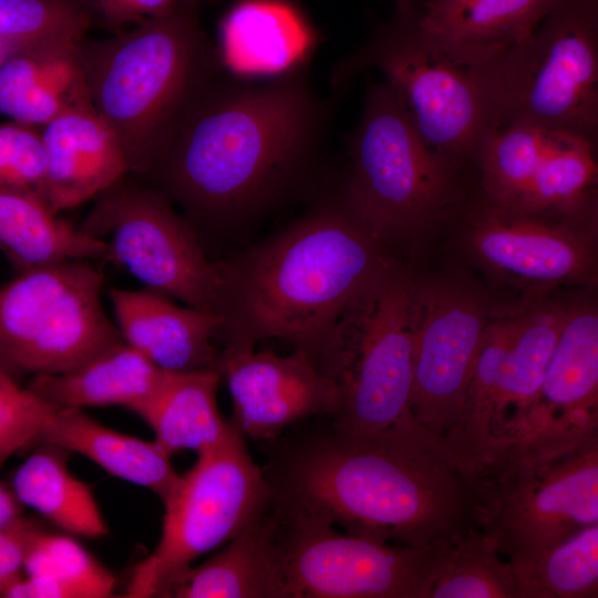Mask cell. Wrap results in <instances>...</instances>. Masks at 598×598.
Segmentation results:
<instances>
[{
  "label": "cell",
  "mask_w": 598,
  "mask_h": 598,
  "mask_svg": "<svg viewBox=\"0 0 598 598\" xmlns=\"http://www.w3.org/2000/svg\"><path fill=\"white\" fill-rule=\"evenodd\" d=\"M269 443L261 467L280 511L410 546L453 542L477 527L466 476L413 415L369 435L330 426Z\"/></svg>",
  "instance_id": "6da1fadb"
},
{
  "label": "cell",
  "mask_w": 598,
  "mask_h": 598,
  "mask_svg": "<svg viewBox=\"0 0 598 598\" xmlns=\"http://www.w3.org/2000/svg\"><path fill=\"white\" fill-rule=\"evenodd\" d=\"M381 241L349 212L326 210L217 262L221 350H252L259 340L278 338L318 367L346 307L394 265Z\"/></svg>",
  "instance_id": "7a4b0ae2"
},
{
  "label": "cell",
  "mask_w": 598,
  "mask_h": 598,
  "mask_svg": "<svg viewBox=\"0 0 598 598\" xmlns=\"http://www.w3.org/2000/svg\"><path fill=\"white\" fill-rule=\"evenodd\" d=\"M316 103L293 79L210 84L151 171L193 216L225 220L276 195L308 156Z\"/></svg>",
  "instance_id": "3957f363"
},
{
  "label": "cell",
  "mask_w": 598,
  "mask_h": 598,
  "mask_svg": "<svg viewBox=\"0 0 598 598\" xmlns=\"http://www.w3.org/2000/svg\"><path fill=\"white\" fill-rule=\"evenodd\" d=\"M94 110L111 127L128 172L151 173L212 84V48L193 0L130 31L79 44Z\"/></svg>",
  "instance_id": "277c9868"
},
{
  "label": "cell",
  "mask_w": 598,
  "mask_h": 598,
  "mask_svg": "<svg viewBox=\"0 0 598 598\" xmlns=\"http://www.w3.org/2000/svg\"><path fill=\"white\" fill-rule=\"evenodd\" d=\"M473 71L491 128L534 125L598 143L592 0H557L528 37Z\"/></svg>",
  "instance_id": "5b68a950"
},
{
  "label": "cell",
  "mask_w": 598,
  "mask_h": 598,
  "mask_svg": "<svg viewBox=\"0 0 598 598\" xmlns=\"http://www.w3.org/2000/svg\"><path fill=\"white\" fill-rule=\"evenodd\" d=\"M467 481L477 527L520 569L598 523V429L509 451Z\"/></svg>",
  "instance_id": "8992f818"
},
{
  "label": "cell",
  "mask_w": 598,
  "mask_h": 598,
  "mask_svg": "<svg viewBox=\"0 0 598 598\" xmlns=\"http://www.w3.org/2000/svg\"><path fill=\"white\" fill-rule=\"evenodd\" d=\"M415 281L395 265L371 280L333 326L319 369L342 392L331 427L369 435L412 414Z\"/></svg>",
  "instance_id": "52a82bcc"
},
{
  "label": "cell",
  "mask_w": 598,
  "mask_h": 598,
  "mask_svg": "<svg viewBox=\"0 0 598 598\" xmlns=\"http://www.w3.org/2000/svg\"><path fill=\"white\" fill-rule=\"evenodd\" d=\"M230 420L226 436L197 454L164 505L162 535L133 569L126 596L167 597L172 585L200 556L230 542L271 511L262 467Z\"/></svg>",
  "instance_id": "ba28073f"
},
{
  "label": "cell",
  "mask_w": 598,
  "mask_h": 598,
  "mask_svg": "<svg viewBox=\"0 0 598 598\" xmlns=\"http://www.w3.org/2000/svg\"><path fill=\"white\" fill-rule=\"evenodd\" d=\"M351 155L348 212L380 240L424 228L455 200V167L424 144L384 81L368 92Z\"/></svg>",
  "instance_id": "9c48e42d"
},
{
  "label": "cell",
  "mask_w": 598,
  "mask_h": 598,
  "mask_svg": "<svg viewBox=\"0 0 598 598\" xmlns=\"http://www.w3.org/2000/svg\"><path fill=\"white\" fill-rule=\"evenodd\" d=\"M102 286L87 260L18 274L6 283L0 291L1 369L65 373L124 342L104 312Z\"/></svg>",
  "instance_id": "30bf717a"
},
{
  "label": "cell",
  "mask_w": 598,
  "mask_h": 598,
  "mask_svg": "<svg viewBox=\"0 0 598 598\" xmlns=\"http://www.w3.org/2000/svg\"><path fill=\"white\" fill-rule=\"evenodd\" d=\"M272 512L288 598H431L455 543L394 545L339 533L313 516Z\"/></svg>",
  "instance_id": "8fae6325"
},
{
  "label": "cell",
  "mask_w": 598,
  "mask_h": 598,
  "mask_svg": "<svg viewBox=\"0 0 598 598\" xmlns=\"http://www.w3.org/2000/svg\"><path fill=\"white\" fill-rule=\"evenodd\" d=\"M80 225L86 234L110 238L106 258L121 265L147 289L187 306L217 310L221 277L205 257L192 225L161 189L118 181Z\"/></svg>",
  "instance_id": "7c38bea8"
},
{
  "label": "cell",
  "mask_w": 598,
  "mask_h": 598,
  "mask_svg": "<svg viewBox=\"0 0 598 598\" xmlns=\"http://www.w3.org/2000/svg\"><path fill=\"white\" fill-rule=\"evenodd\" d=\"M372 61L424 144L452 166L476 159L491 128L474 71L429 44L408 14L381 29Z\"/></svg>",
  "instance_id": "4fadbf2b"
},
{
  "label": "cell",
  "mask_w": 598,
  "mask_h": 598,
  "mask_svg": "<svg viewBox=\"0 0 598 598\" xmlns=\"http://www.w3.org/2000/svg\"><path fill=\"white\" fill-rule=\"evenodd\" d=\"M486 326L481 305L467 292L415 281L411 410L441 437L461 413Z\"/></svg>",
  "instance_id": "5bb4252c"
},
{
  "label": "cell",
  "mask_w": 598,
  "mask_h": 598,
  "mask_svg": "<svg viewBox=\"0 0 598 598\" xmlns=\"http://www.w3.org/2000/svg\"><path fill=\"white\" fill-rule=\"evenodd\" d=\"M218 371L233 401L231 421L265 443L313 416L334 417L342 404L339 384L301 349L278 355L269 350H221Z\"/></svg>",
  "instance_id": "9a60e30c"
},
{
  "label": "cell",
  "mask_w": 598,
  "mask_h": 598,
  "mask_svg": "<svg viewBox=\"0 0 598 598\" xmlns=\"http://www.w3.org/2000/svg\"><path fill=\"white\" fill-rule=\"evenodd\" d=\"M597 429L598 311L580 309L567 312L539 400L512 450L578 440Z\"/></svg>",
  "instance_id": "2e32d148"
},
{
  "label": "cell",
  "mask_w": 598,
  "mask_h": 598,
  "mask_svg": "<svg viewBox=\"0 0 598 598\" xmlns=\"http://www.w3.org/2000/svg\"><path fill=\"white\" fill-rule=\"evenodd\" d=\"M468 235L474 255L485 266L522 281L576 280L591 267L588 247L571 230L488 202L474 214Z\"/></svg>",
  "instance_id": "e0dca14e"
},
{
  "label": "cell",
  "mask_w": 598,
  "mask_h": 598,
  "mask_svg": "<svg viewBox=\"0 0 598 598\" xmlns=\"http://www.w3.org/2000/svg\"><path fill=\"white\" fill-rule=\"evenodd\" d=\"M557 0H420L409 13L432 47L472 70L528 37Z\"/></svg>",
  "instance_id": "ac0fdd59"
},
{
  "label": "cell",
  "mask_w": 598,
  "mask_h": 598,
  "mask_svg": "<svg viewBox=\"0 0 598 598\" xmlns=\"http://www.w3.org/2000/svg\"><path fill=\"white\" fill-rule=\"evenodd\" d=\"M118 329L125 341L169 372L217 370L221 349L215 343L223 318L181 307L151 290H110Z\"/></svg>",
  "instance_id": "d6986e66"
},
{
  "label": "cell",
  "mask_w": 598,
  "mask_h": 598,
  "mask_svg": "<svg viewBox=\"0 0 598 598\" xmlns=\"http://www.w3.org/2000/svg\"><path fill=\"white\" fill-rule=\"evenodd\" d=\"M44 202L58 214L103 194L128 172L117 137L94 107L63 114L45 126Z\"/></svg>",
  "instance_id": "ffe728a7"
},
{
  "label": "cell",
  "mask_w": 598,
  "mask_h": 598,
  "mask_svg": "<svg viewBox=\"0 0 598 598\" xmlns=\"http://www.w3.org/2000/svg\"><path fill=\"white\" fill-rule=\"evenodd\" d=\"M166 371L126 341L60 374H37L28 389L56 408H126L148 423Z\"/></svg>",
  "instance_id": "44dd1931"
},
{
  "label": "cell",
  "mask_w": 598,
  "mask_h": 598,
  "mask_svg": "<svg viewBox=\"0 0 598 598\" xmlns=\"http://www.w3.org/2000/svg\"><path fill=\"white\" fill-rule=\"evenodd\" d=\"M79 44H43L1 62V113L10 120L45 126L69 112L93 107Z\"/></svg>",
  "instance_id": "7402d4cb"
},
{
  "label": "cell",
  "mask_w": 598,
  "mask_h": 598,
  "mask_svg": "<svg viewBox=\"0 0 598 598\" xmlns=\"http://www.w3.org/2000/svg\"><path fill=\"white\" fill-rule=\"evenodd\" d=\"M175 598H288L276 517L271 511L172 585Z\"/></svg>",
  "instance_id": "603a6c76"
},
{
  "label": "cell",
  "mask_w": 598,
  "mask_h": 598,
  "mask_svg": "<svg viewBox=\"0 0 598 598\" xmlns=\"http://www.w3.org/2000/svg\"><path fill=\"white\" fill-rule=\"evenodd\" d=\"M37 443L53 444L68 452L80 453L109 474L148 488L163 504L181 476L172 465V456L155 441L114 431L78 408L56 409Z\"/></svg>",
  "instance_id": "cb8c5ba5"
},
{
  "label": "cell",
  "mask_w": 598,
  "mask_h": 598,
  "mask_svg": "<svg viewBox=\"0 0 598 598\" xmlns=\"http://www.w3.org/2000/svg\"><path fill=\"white\" fill-rule=\"evenodd\" d=\"M567 312L561 308L544 307L515 318L502 379L489 464L517 444L523 424L539 400Z\"/></svg>",
  "instance_id": "d4e9b609"
},
{
  "label": "cell",
  "mask_w": 598,
  "mask_h": 598,
  "mask_svg": "<svg viewBox=\"0 0 598 598\" xmlns=\"http://www.w3.org/2000/svg\"><path fill=\"white\" fill-rule=\"evenodd\" d=\"M55 215L38 196L0 188V245L18 274L106 257L105 240Z\"/></svg>",
  "instance_id": "484cf974"
},
{
  "label": "cell",
  "mask_w": 598,
  "mask_h": 598,
  "mask_svg": "<svg viewBox=\"0 0 598 598\" xmlns=\"http://www.w3.org/2000/svg\"><path fill=\"white\" fill-rule=\"evenodd\" d=\"M221 58L240 74L277 73L296 64L310 34L295 10L277 0H241L225 16Z\"/></svg>",
  "instance_id": "4316f807"
},
{
  "label": "cell",
  "mask_w": 598,
  "mask_h": 598,
  "mask_svg": "<svg viewBox=\"0 0 598 598\" xmlns=\"http://www.w3.org/2000/svg\"><path fill=\"white\" fill-rule=\"evenodd\" d=\"M514 327L515 318L487 323L461 413L442 437L448 455L466 478L492 461L496 412Z\"/></svg>",
  "instance_id": "83f0119b"
},
{
  "label": "cell",
  "mask_w": 598,
  "mask_h": 598,
  "mask_svg": "<svg viewBox=\"0 0 598 598\" xmlns=\"http://www.w3.org/2000/svg\"><path fill=\"white\" fill-rule=\"evenodd\" d=\"M68 451L42 443L16 468L11 486L25 506L70 534L100 538L109 528L91 488L68 468Z\"/></svg>",
  "instance_id": "f1b7e54d"
},
{
  "label": "cell",
  "mask_w": 598,
  "mask_h": 598,
  "mask_svg": "<svg viewBox=\"0 0 598 598\" xmlns=\"http://www.w3.org/2000/svg\"><path fill=\"white\" fill-rule=\"evenodd\" d=\"M221 374L217 370L169 372L148 425L154 441L171 456L192 450L197 454L213 448L226 436L225 420L217 403Z\"/></svg>",
  "instance_id": "f546056e"
},
{
  "label": "cell",
  "mask_w": 598,
  "mask_h": 598,
  "mask_svg": "<svg viewBox=\"0 0 598 598\" xmlns=\"http://www.w3.org/2000/svg\"><path fill=\"white\" fill-rule=\"evenodd\" d=\"M431 598H522L520 579L492 538L473 527L453 544Z\"/></svg>",
  "instance_id": "4dcf8cb0"
},
{
  "label": "cell",
  "mask_w": 598,
  "mask_h": 598,
  "mask_svg": "<svg viewBox=\"0 0 598 598\" xmlns=\"http://www.w3.org/2000/svg\"><path fill=\"white\" fill-rule=\"evenodd\" d=\"M93 23L75 0H0V63L39 45L80 43Z\"/></svg>",
  "instance_id": "1f68e13d"
},
{
  "label": "cell",
  "mask_w": 598,
  "mask_h": 598,
  "mask_svg": "<svg viewBox=\"0 0 598 598\" xmlns=\"http://www.w3.org/2000/svg\"><path fill=\"white\" fill-rule=\"evenodd\" d=\"M516 570L522 598H598V523Z\"/></svg>",
  "instance_id": "d6a6232c"
},
{
  "label": "cell",
  "mask_w": 598,
  "mask_h": 598,
  "mask_svg": "<svg viewBox=\"0 0 598 598\" xmlns=\"http://www.w3.org/2000/svg\"><path fill=\"white\" fill-rule=\"evenodd\" d=\"M28 576H50L72 586L81 598L112 596L116 579L78 542L43 530L34 539L23 569Z\"/></svg>",
  "instance_id": "836d02e7"
},
{
  "label": "cell",
  "mask_w": 598,
  "mask_h": 598,
  "mask_svg": "<svg viewBox=\"0 0 598 598\" xmlns=\"http://www.w3.org/2000/svg\"><path fill=\"white\" fill-rule=\"evenodd\" d=\"M48 153L43 128L10 120L0 126V188L44 200Z\"/></svg>",
  "instance_id": "e575fe53"
},
{
  "label": "cell",
  "mask_w": 598,
  "mask_h": 598,
  "mask_svg": "<svg viewBox=\"0 0 598 598\" xmlns=\"http://www.w3.org/2000/svg\"><path fill=\"white\" fill-rule=\"evenodd\" d=\"M59 408L30 389L20 388L6 370L0 371V463L37 443L52 413Z\"/></svg>",
  "instance_id": "d590c367"
},
{
  "label": "cell",
  "mask_w": 598,
  "mask_h": 598,
  "mask_svg": "<svg viewBox=\"0 0 598 598\" xmlns=\"http://www.w3.org/2000/svg\"><path fill=\"white\" fill-rule=\"evenodd\" d=\"M43 525L32 516H22L0 529V592L19 581L28 553Z\"/></svg>",
  "instance_id": "8d00e7d4"
},
{
  "label": "cell",
  "mask_w": 598,
  "mask_h": 598,
  "mask_svg": "<svg viewBox=\"0 0 598 598\" xmlns=\"http://www.w3.org/2000/svg\"><path fill=\"white\" fill-rule=\"evenodd\" d=\"M102 24L112 32H122L123 27L168 13L178 0H78Z\"/></svg>",
  "instance_id": "74e56055"
},
{
  "label": "cell",
  "mask_w": 598,
  "mask_h": 598,
  "mask_svg": "<svg viewBox=\"0 0 598 598\" xmlns=\"http://www.w3.org/2000/svg\"><path fill=\"white\" fill-rule=\"evenodd\" d=\"M4 598H81L72 586L50 576H27L0 592Z\"/></svg>",
  "instance_id": "f35d334b"
},
{
  "label": "cell",
  "mask_w": 598,
  "mask_h": 598,
  "mask_svg": "<svg viewBox=\"0 0 598 598\" xmlns=\"http://www.w3.org/2000/svg\"><path fill=\"white\" fill-rule=\"evenodd\" d=\"M24 504L19 498L10 483L1 481L0 484V529L4 528L19 518L24 511Z\"/></svg>",
  "instance_id": "ab89813d"
},
{
  "label": "cell",
  "mask_w": 598,
  "mask_h": 598,
  "mask_svg": "<svg viewBox=\"0 0 598 598\" xmlns=\"http://www.w3.org/2000/svg\"><path fill=\"white\" fill-rule=\"evenodd\" d=\"M594 148H595V154L597 158V174H596L595 183L588 194L586 202L588 200L592 202L596 213L598 215V143L595 145Z\"/></svg>",
  "instance_id": "60d3db41"
},
{
  "label": "cell",
  "mask_w": 598,
  "mask_h": 598,
  "mask_svg": "<svg viewBox=\"0 0 598 598\" xmlns=\"http://www.w3.org/2000/svg\"><path fill=\"white\" fill-rule=\"evenodd\" d=\"M396 7V13L408 14L411 13L420 0H393Z\"/></svg>",
  "instance_id": "b9f144b4"
},
{
  "label": "cell",
  "mask_w": 598,
  "mask_h": 598,
  "mask_svg": "<svg viewBox=\"0 0 598 598\" xmlns=\"http://www.w3.org/2000/svg\"><path fill=\"white\" fill-rule=\"evenodd\" d=\"M592 3H594L595 13H596L597 23H598V0H592Z\"/></svg>",
  "instance_id": "7bdbcfd3"
},
{
  "label": "cell",
  "mask_w": 598,
  "mask_h": 598,
  "mask_svg": "<svg viewBox=\"0 0 598 598\" xmlns=\"http://www.w3.org/2000/svg\"><path fill=\"white\" fill-rule=\"evenodd\" d=\"M75 1H78V0H75ZM78 2H79V1H78Z\"/></svg>",
  "instance_id": "ee69618b"
}]
</instances>
